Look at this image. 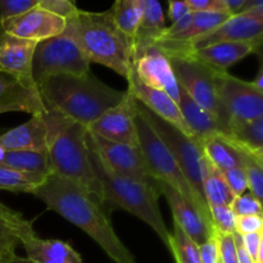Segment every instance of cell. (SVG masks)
<instances>
[{"mask_svg": "<svg viewBox=\"0 0 263 263\" xmlns=\"http://www.w3.org/2000/svg\"><path fill=\"white\" fill-rule=\"evenodd\" d=\"M46 208L87 234L115 263H136L116 234L107 211L95 195L58 175L51 174L32 193Z\"/></svg>", "mask_w": 263, "mask_h": 263, "instance_id": "obj_1", "label": "cell"}, {"mask_svg": "<svg viewBox=\"0 0 263 263\" xmlns=\"http://www.w3.org/2000/svg\"><path fill=\"white\" fill-rule=\"evenodd\" d=\"M37 90L46 112L59 113L86 127L125 97V91L108 86L91 72L46 77Z\"/></svg>", "mask_w": 263, "mask_h": 263, "instance_id": "obj_2", "label": "cell"}, {"mask_svg": "<svg viewBox=\"0 0 263 263\" xmlns=\"http://www.w3.org/2000/svg\"><path fill=\"white\" fill-rule=\"evenodd\" d=\"M66 28L90 63H99L127 80L133 71L134 39L118 28L107 12L77 9L67 18Z\"/></svg>", "mask_w": 263, "mask_h": 263, "instance_id": "obj_3", "label": "cell"}, {"mask_svg": "<svg viewBox=\"0 0 263 263\" xmlns=\"http://www.w3.org/2000/svg\"><path fill=\"white\" fill-rule=\"evenodd\" d=\"M44 117L51 172L74 182L100 200V185L90 159L86 126L55 112H46Z\"/></svg>", "mask_w": 263, "mask_h": 263, "instance_id": "obj_4", "label": "cell"}, {"mask_svg": "<svg viewBox=\"0 0 263 263\" xmlns=\"http://www.w3.org/2000/svg\"><path fill=\"white\" fill-rule=\"evenodd\" d=\"M89 149L92 168L100 185V200L107 213L115 210H123L133 213L151 226L168 248L170 231L159 210L158 199L161 194L157 187V182L148 184L115 174L103 164L90 146Z\"/></svg>", "mask_w": 263, "mask_h": 263, "instance_id": "obj_5", "label": "cell"}, {"mask_svg": "<svg viewBox=\"0 0 263 263\" xmlns=\"http://www.w3.org/2000/svg\"><path fill=\"white\" fill-rule=\"evenodd\" d=\"M156 41L168 57L179 86L182 87L198 104L212 112L218 118V87L221 79L228 71H217L205 64L193 54L192 49L186 44L175 41Z\"/></svg>", "mask_w": 263, "mask_h": 263, "instance_id": "obj_6", "label": "cell"}, {"mask_svg": "<svg viewBox=\"0 0 263 263\" xmlns=\"http://www.w3.org/2000/svg\"><path fill=\"white\" fill-rule=\"evenodd\" d=\"M136 110H138V115L144 118V121L153 128L154 133L158 135V138L171 152L177 164L184 172L187 182L194 190L198 202L210 216V210H208L204 193H203V181H204L205 168H207V159L203 156L200 144L194 138L185 135L171 123L159 118L138 100H136Z\"/></svg>", "mask_w": 263, "mask_h": 263, "instance_id": "obj_7", "label": "cell"}, {"mask_svg": "<svg viewBox=\"0 0 263 263\" xmlns=\"http://www.w3.org/2000/svg\"><path fill=\"white\" fill-rule=\"evenodd\" d=\"M136 133H138V144L140 146V151L143 153L152 177L157 181H162L170 185L176 192H179L187 202L192 203L197 208L198 212L211 225L210 216L198 202L194 190L187 182L176 159L174 158L168 148L164 145L163 141L154 133L153 128L139 115H136Z\"/></svg>", "mask_w": 263, "mask_h": 263, "instance_id": "obj_8", "label": "cell"}, {"mask_svg": "<svg viewBox=\"0 0 263 263\" xmlns=\"http://www.w3.org/2000/svg\"><path fill=\"white\" fill-rule=\"evenodd\" d=\"M90 62L67 28L59 35L36 44L32 58L35 84L58 74H85L90 72Z\"/></svg>", "mask_w": 263, "mask_h": 263, "instance_id": "obj_9", "label": "cell"}, {"mask_svg": "<svg viewBox=\"0 0 263 263\" xmlns=\"http://www.w3.org/2000/svg\"><path fill=\"white\" fill-rule=\"evenodd\" d=\"M222 135L233 121H252L263 117V91L252 81H244L226 72L218 87Z\"/></svg>", "mask_w": 263, "mask_h": 263, "instance_id": "obj_10", "label": "cell"}, {"mask_svg": "<svg viewBox=\"0 0 263 263\" xmlns=\"http://www.w3.org/2000/svg\"><path fill=\"white\" fill-rule=\"evenodd\" d=\"M133 71L145 85L164 91L177 103L179 84L168 57L153 40H134Z\"/></svg>", "mask_w": 263, "mask_h": 263, "instance_id": "obj_11", "label": "cell"}, {"mask_svg": "<svg viewBox=\"0 0 263 263\" xmlns=\"http://www.w3.org/2000/svg\"><path fill=\"white\" fill-rule=\"evenodd\" d=\"M87 144L99 157L103 164L115 174L148 184L157 182L149 172L139 145L105 140L89 131H87Z\"/></svg>", "mask_w": 263, "mask_h": 263, "instance_id": "obj_12", "label": "cell"}, {"mask_svg": "<svg viewBox=\"0 0 263 263\" xmlns=\"http://www.w3.org/2000/svg\"><path fill=\"white\" fill-rule=\"evenodd\" d=\"M136 115V99L126 90L123 99L90 123L87 131L105 140L139 145Z\"/></svg>", "mask_w": 263, "mask_h": 263, "instance_id": "obj_13", "label": "cell"}, {"mask_svg": "<svg viewBox=\"0 0 263 263\" xmlns=\"http://www.w3.org/2000/svg\"><path fill=\"white\" fill-rule=\"evenodd\" d=\"M263 40V7L233 14L207 35L186 44L192 50L221 41Z\"/></svg>", "mask_w": 263, "mask_h": 263, "instance_id": "obj_14", "label": "cell"}, {"mask_svg": "<svg viewBox=\"0 0 263 263\" xmlns=\"http://www.w3.org/2000/svg\"><path fill=\"white\" fill-rule=\"evenodd\" d=\"M66 23L67 18L37 5L22 14L0 22V28L15 37L40 43L63 32Z\"/></svg>", "mask_w": 263, "mask_h": 263, "instance_id": "obj_15", "label": "cell"}, {"mask_svg": "<svg viewBox=\"0 0 263 263\" xmlns=\"http://www.w3.org/2000/svg\"><path fill=\"white\" fill-rule=\"evenodd\" d=\"M35 41L9 35L0 28V72L17 79L23 85L37 89L32 76Z\"/></svg>", "mask_w": 263, "mask_h": 263, "instance_id": "obj_16", "label": "cell"}, {"mask_svg": "<svg viewBox=\"0 0 263 263\" xmlns=\"http://www.w3.org/2000/svg\"><path fill=\"white\" fill-rule=\"evenodd\" d=\"M157 187L159 194L163 195L168 203L170 210L174 216V222L177 223L198 247L207 241L215 234L212 226L203 218L197 208L187 202L174 187L162 181H157Z\"/></svg>", "mask_w": 263, "mask_h": 263, "instance_id": "obj_17", "label": "cell"}, {"mask_svg": "<svg viewBox=\"0 0 263 263\" xmlns=\"http://www.w3.org/2000/svg\"><path fill=\"white\" fill-rule=\"evenodd\" d=\"M128 89L127 91L138 100L139 103L148 108L151 112L158 116L159 118L164 120L166 122L171 123L176 128H179L181 133L185 135L192 136L189 127L185 123L184 118H182L181 112H180L177 103L172 99L170 95H167L164 91L161 90L153 89V87L148 86L144 84L134 71H131L130 76L127 77ZM193 138V136H192Z\"/></svg>", "mask_w": 263, "mask_h": 263, "instance_id": "obj_18", "label": "cell"}, {"mask_svg": "<svg viewBox=\"0 0 263 263\" xmlns=\"http://www.w3.org/2000/svg\"><path fill=\"white\" fill-rule=\"evenodd\" d=\"M8 112H26L43 115L46 112L37 89H32L13 76L0 72V115Z\"/></svg>", "mask_w": 263, "mask_h": 263, "instance_id": "obj_19", "label": "cell"}, {"mask_svg": "<svg viewBox=\"0 0 263 263\" xmlns=\"http://www.w3.org/2000/svg\"><path fill=\"white\" fill-rule=\"evenodd\" d=\"M262 40L258 41H221L204 48L192 50L193 54L217 71L226 72L233 64L251 54H261Z\"/></svg>", "mask_w": 263, "mask_h": 263, "instance_id": "obj_20", "label": "cell"}, {"mask_svg": "<svg viewBox=\"0 0 263 263\" xmlns=\"http://www.w3.org/2000/svg\"><path fill=\"white\" fill-rule=\"evenodd\" d=\"M45 113L33 115L27 122L0 134V145L5 151H46Z\"/></svg>", "mask_w": 263, "mask_h": 263, "instance_id": "obj_21", "label": "cell"}, {"mask_svg": "<svg viewBox=\"0 0 263 263\" xmlns=\"http://www.w3.org/2000/svg\"><path fill=\"white\" fill-rule=\"evenodd\" d=\"M177 107L181 112L185 123L189 127L192 136L200 143L210 136L222 134L220 121L212 112L198 104L182 87L179 86Z\"/></svg>", "mask_w": 263, "mask_h": 263, "instance_id": "obj_22", "label": "cell"}, {"mask_svg": "<svg viewBox=\"0 0 263 263\" xmlns=\"http://www.w3.org/2000/svg\"><path fill=\"white\" fill-rule=\"evenodd\" d=\"M21 246L25 249L26 258L33 263H84L71 244L58 239H40L33 234Z\"/></svg>", "mask_w": 263, "mask_h": 263, "instance_id": "obj_23", "label": "cell"}, {"mask_svg": "<svg viewBox=\"0 0 263 263\" xmlns=\"http://www.w3.org/2000/svg\"><path fill=\"white\" fill-rule=\"evenodd\" d=\"M199 144L204 158L221 172L244 167L251 157H256L239 148L235 143H233L222 134L210 136L200 141Z\"/></svg>", "mask_w": 263, "mask_h": 263, "instance_id": "obj_24", "label": "cell"}, {"mask_svg": "<svg viewBox=\"0 0 263 263\" xmlns=\"http://www.w3.org/2000/svg\"><path fill=\"white\" fill-rule=\"evenodd\" d=\"M223 135L247 153L263 159V117L252 121H233Z\"/></svg>", "mask_w": 263, "mask_h": 263, "instance_id": "obj_25", "label": "cell"}, {"mask_svg": "<svg viewBox=\"0 0 263 263\" xmlns=\"http://www.w3.org/2000/svg\"><path fill=\"white\" fill-rule=\"evenodd\" d=\"M33 234L32 221L0 202V244L17 248L26 238Z\"/></svg>", "mask_w": 263, "mask_h": 263, "instance_id": "obj_26", "label": "cell"}, {"mask_svg": "<svg viewBox=\"0 0 263 263\" xmlns=\"http://www.w3.org/2000/svg\"><path fill=\"white\" fill-rule=\"evenodd\" d=\"M3 164L45 179L53 174L46 151H7Z\"/></svg>", "mask_w": 263, "mask_h": 263, "instance_id": "obj_27", "label": "cell"}, {"mask_svg": "<svg viewBox=\"0 0 263 263\" xmlns=\"http://www.w3.org/2000/svg\"><path fill=\"white\" fill-rule=\"evenodd\" d=\"M144 0H116L109 9L116 25L123 33L135 39L143 15Z\"/></svg>", "mask_w": 263, "mask_h": 263, "instance_id": "obj_28", "label": "cell"}, {"mask_svg": "<svg viewBox=\"0 0 263 263\" xmlns=\"http://www.w3.org/2000/svg\"><path fill=\"white\" fill-rule=\"evenodd\" d=\"M230 15V13L226 12H193V21L189 27L179 36L167 41L182 44L193 43L194 40L207 35L208 32L222 25Z\"/></svg>", "mask_w": 263, "mask_h": 263, "instance_id": "obj_29", "label": "cell"}, {"mask_svg": "<svg viewBox=\"0 0 263 263\" xmlns=\"http://www.w3.org/2000/svg\"><path fill=\"white\" fill-rule=\"evenodd\" d=\"M203 193L208 210L215 205H230L235 198L229 189L222 172L208 161L203 181Z\"/></svg>", "mask_w": 263, "mask_h": 263, "instance_id": "obj_30", "label": "cell"}, {"mask_svg": "<svg viewBox=\"0 0 263 263\" xmlns=\"http://www.w3.org/2000/svg\"><path fill=\"white\" fill-rule=\"evenodd\" d=\"M166 30V17L158 0H144L143 15L135 39L156 40ZM134 39V40H135Z\"/></svg>", "mask_w": 263, "mask_h": 263, "instance_id": "obj_31", "label": "cell"}, {"mask_svg": "<svg viewBox=\"0 0 263 263\" xmlns=\"http://www.w3.org/2000/svg\"><path fill=\"white\" fill-rule=\"evenodd\" d=\"M44 181H45V177L18 171V170L0 164V190L32 194Z\"/></svg>", "mask_w": 263, "mask_h": 263, "instance_id": "obj_32", "label": "cell"}, {"mask_svg": "<svg viewBox=\"0 0 263 263\" xmlns=\"http://www.w3.org/2000/svg\"><path fill=\"white\" fill-rule=\"evenodd\" d=\"M168 249L174 254L176 263H202L199 247L175 222L174 230L170 233Z\"/></svg>", "mask_w": 263, "mask_h": 263, "instance_id": "obj_33", "label": "cell"}, {"mask_svg": "<svg viewBox=\"0 0 263 263\" xmlns=\"http://www.w3.org/2000/svg\"><path fill=\"white\" fill-rule=\"evenodd\" d=\"M211 225L216 234H235L236 216L230 205H215L210 207Z\"/></svg>", "mask_w": 263, "mask_h": 263, "instance_id": "obj_34", "label": "cell"}, {"mask_svg": "<svg viewBox=\"0 0 263 263\" xmlns=\"http://www.w3.org/2000/svg\"><path fill=\"white\" fill-rule=\"evenodd\" d=\"M263 159L257 157H251L247 161L244 170H246L247 181H248V190L251 194L262 202L263 197Z\"/></svg>", "mask_w": 263, "mask_h": 263, "instance_id": "obj_35", "label": "cell"}, {"mask_svg": "<svg viewBox=\"0 0 263 263\" xmlns=\"http://www.w3.org/2000/svg\"><path fill=\"white\" fill-rule=\"evenodd\" d=\"M231 211L236 217L240 216H262V202L251 193H244L234 198L230 204Z\"/></svg>", "mask_w": 263, "mask_h": 263, "instance_id": "obj_36", "label": "cell"}, {"mask_svg": "<svg viewBox=\"0 0 263 263\" xmlns=\"http://www.w3.org/2000/svg\"><path fill=\"white\" fill-rule=\"evenodd\" d=\"M36 0H0V22L37 7Z\"/></svg>", "mask_w": 263, "mask_h": 263, "instance_id": "obj_37", "label": "cell"}, {"mask_svg": "<svg viewBox=\"0 0 263 263\" xmlns=\"http://www.w3.org/2000/svg\"><path fill=\"white\" fill-rule=\"evenodd\" d=\"M222 175L234 197H238V195H241L248 192V181H247V175L244 167L228 170V171H223Z\"/></svg>", "mask_w": 263, "mask_h": 263, "instance_id": "obj_38", "label": "cell"}, {"mask_svg": "<svg viewBox=\"0 0 263 263\" xmlns=\"http://www.w3.org/2000/svg\"><path fill=\"white\" fill-rule=\"evenodd\" d=\"M221 263H238L234 234H216Z\"/></svg>", "mask_w": 263, "mask_h": 263, "instance_id": "obj_39", "label": "cell"}, {"mask_svg": "<svg viewBox=\"0 0 263 263\" xmlns=\"http://www.w3.org/2000/svg\"><path fill=\"white\" fill-rule=\"evenodd\" d=\"M244 248L254 263H263V231L241 235Z\"/></svg>", "mask_w": 263, "mask_h": 263, "instance_id": "obj_40", "label": "cell"}, {"mask_svg": "<svg viewBox=\"0 0 263 263\" xmlns=\"http://www.w3.org/2000/svg\"><path fill=\"white\" fill-rule=\"evenodd\" d=\"M36 2H37L39 7L50 10L64 18H69L79 9L76 4H72L68 0H36Z\"/></svg>", "mask_w": 263, "mask_h": 263, "instance_id": "obj_41", "label": "cell"}, {"mask_svg": "<svg viewBox=\"0 0 263 263\" xmlns=\"http://www.w3.org/2000/svg\"><path fill=\"white\" fill-rule=\"evenodd\" d=\"M263 231L262 216H240L236 217V233L240 235Z\"/></svg>", "mask_w": 263, "mask_h": 263, "instance_id": "obj_42", "label": "cell"}, {"mask_svg": "<svg viewBox=\"0 0 263 263\" xmlns=\"http://www.w3.org/2000/svg\"><path fill=\"white\" fill-rule=\"evenodd\" d=\"M192 12H226L222 0H185Z\"/></svg>", "mask_w": 263, "mask_h": 263, "instance_id": "obj_43", "label": "cell"}, {"mask_svg": "<svg viewBox=\"0 0 263 263\" xmlns=\"http://www.w3.org/2000/svg\"><path fill=\"white\" fill-rule=\"evenodd\" d=\"M199 256L202 263H217L220 257H218V247L217 239L213 234L207 241L199 246Z\"/></svg>", "mask_w": 263, "mask_h": 263, "instance_id": "obj_44", "label": "cell"}, {"mask_svg": "<svg viewBox=\"0 0 263 263\" xmlns=\"http://www.w3.org/2000/svg\"><path fill=\"white\" fill-rule=\"evenodd\" d=\"M192 12L185 0H168V18L172 23Z\"/></svg>", "mask_w": 263, "mask_h": 263, "instance_id": "obj_45", "label": "cell"}, {"mask_svg": "<svg viewBox=\"0 0 263 263\" xmlns=\"http://www.w3.org/2000/svg\"><path fill=\"white\" fill-rule=\"evenodd\" d=\"M234 240H235L236 247V256H238V263H254L253 259L248 254V252L244 248L243 240H241L240 234L235 233L234 234Z\"/></svg>", "mask_w": 263, "mask_h": 263, "instance_id": "obj_46", "label": "cell"}, {"mask_svg": "<svg viewBox=\"0 0 263 263\" xmlns=\"http://www.w3.org/2000/svg\"><path fill=\"white\" fill-rule=\"evenodd\" d=\"M222 3L223 5H225L226 10L233 15V14H238V13L241 12L246 0H222Z\"/></svg>", "mask_w": 263, "mask_h": 263, "instance_id": "obj_47", "label": "cell"}, {"mask_svg": "<svg viewBox=\"0 0 263 263\" xmlns=\"http://www.w3.org/2000/svg\"><path fill=\"white\" fill-rule=\"evenodd\" d=\"M15 256H17V254H15L14 247L0 244V263L12 261Z\"/></svg>", "mask_w": 263, "mask_h": 263, "instance_id": "obj_48", "label": "cell"}, {"mask_svg": "<svg viewBox=\"0 0 263 263\" xmlns=\"http://www.w3.org/2000/svg\"><path fill=\"white\" fill-rule=\"evenodd\" d=\"M252 82H253V85L257 87V89L262 90L263 91V69L262 68H259L258 74H257V77Z\"/></svg>", "mask_w": 263, "mask_h": 263, "instance_id": "obj_49", "label": "cell"}, {"mask_svg": "<svg viewBox=\"0 0 263 263\" xmlns=\"http://www.w3.org/2000/svg\"><path fill=\"white\" fill-rule=\"evenodd\" d=\"M10 263H33V262L30 261V259H27V258H22V257H20V256H15L14 258L10 261Z\"/></svg>", "mask_w": 263, "mask_h": 263, "instance_id": "obj_50", "label": "cell"}, {"mask_svg": "<svg viewBox=\"0 0 263 263\" xmlns=\"http://www.w3.org/2000/svg\"><path fill=\"white\" fill-rule=\"evenodd\" d=\"M5 153H7V151H5V149L3 148L2 145H0V164H3V161H4Z\"/></svg>", "mask_w": 263, "mask_h": 263, "instance_id": "obj_51", "label": "cell"}, {"mask_svg": "<svg viewBox=\"0 0 263 263\" xmlns=\"http://www.w3.org/2000/svg\"><path fill=\"white\" fill-rule=\"evenodd\" d=\"M68 2H71L72 4H76V3H74V0H68Z\"/></svg>", "mask_w": 263, "mask_h": 263, "instance_id": "obj_52", "label": "cell"}, {"mask_svg": "<svg viewBox=\"0 0 263 263\" xmlns=\"http://www.w3.org/2000/svg\"><path fill=\"white\" fill-rule=\"evenodd\" d=\"M217 263H221V261H220V259H218V262Z\"/></svg>", "mask_w": 263, "mask_h": 263, "instance_id": "obj_53", "label": "cell"}, {"mask_svg": "<svg viewBox=\"0 0 263 263\" xmlns=\"http://www.w3.org/2000/svg\"><path fill=\"white\" fill-rule=\"evenodd\" d=\"M4 263H10V261L9 262H4Z\"/></svg>", "mask_w": 263, "mask_h": 263, "instance_id": "obj_54", "label": "cell"}]
</instances>
